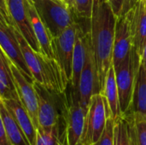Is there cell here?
Masks as SVG:
<instances>
[{"instance_id":"1","label":"cell","mask_w":146,"mask_h":145,"mask_svg":"<svg viewBox=\"0 0 146 145\" xmlns=\"http://www.w3.org/2000/svg\"><path fill=\"white\" fill-rule=\"evenodd\" d=\"M116 20L117 17L113 12L110 0H93L89 32L101 92L112 64Z\"/></svg>"},{"instance_id":"2","label":"cell","mask_w":146,"mask_h":145,"mask_svg":"<svg viewBox=\"0 0 146 145\" xmlns=\"http://www.w3.org/2000/svg\"><path fill=\"white\" fill-rule=\"evenodd\" d=\"M33 86L38 97V127L44 130L59 128L61 137V125L66 103V93L52 91L37 82H33Z\"/></svg>"},{"instance_id":"3","label":"cell","mask_w":146,"mask_h":145,"mask_svg":"<svg viewBox=\"0 0 146 145\" xmlns=\"http://www.w3.org/2000/svg\"><path fill=\"white\" fill-rule=\"evenodd\" d=\"M86 114L87 110L81 107L77 93L71 87L69 93H66L61 125V145H76L80 142Z\"/></svg>"},{"instance_id":"4","label":"cell","mask_w":146,"mask_h":145,"mask_svg":"<svg viewBox=\"0 0 146 145\" xmlns=\"http://www.w3.org/2000/svg\"><path fill=\"white\" fill-rule=\"evenodd\" d=\"M33 2L39 17L53 38L76 22L70 9L61 0H33Z\"/></svg>"},{"instance_id":"5","label":"cell","mask_w":146,"mask_h":145,"mask_svg":"<svg viewBox=\"0 0 146 145\" xmlns=\"http://www.w3.org/2000/svg\"><path fill=\"white\" fill-rule=\"evenodd\" d=\"M110 110L104 96L101 93L93 95L85 121L84 132L80 142L84 145H93L98 141L105 128Z\"/></svg>"},{"instance_id":"6","label":"cell","mask_w":146,"mask_h":145,"mask_svg":"<svg viewBox=\"0 0 146 145\" xmlns=\"http://www.w3.org/2000/svg\"><path fill=\"white\" fill-rule=\"evenodd\" d=\"M140 65V56L133 47L127 58L115 68V80L118 89L120 108L122 115H125L131 105L134 81L137 71Z\"/></svg>"},{"instance_id":"7","label":"cell","mask_w":146,"mask_h":145,"mask_svg":"<svg viewBox=\"0 0 146 145\" xmlns=\"http://www.w3.org/2000/svg\"><path fill=\"white\" fill-rule=\"evenodd\" d=\"M74 91L78 95L80 104L86 110H88L92 97L93 95L101 93V87L91 41L88 45L86 60L80 74L78 87Z\"/></svg>"},{"instance_id":"8","label":"cell","mask_w":146,"mask_h":145,"mask_svg":"<svg viewBox=\"0 0 146 145\" xmlns=\"http://www.w3.org/2000/svg\"><path fill=\"white\" fill-rule=\"evenodd\" d=\"M78 26L77 22H75L67 27L58 36L52 38V50L55 60L58 62L68 83L72 78L73 53Z\"/></svg>"},{"instance_id":"9","label":"cell","mask_w":146,"mask_h":145,"mask_svg":"<svg viewBox=\"0 0 146 145\" xmlns=\"http://www.w3.org/2000/svg\"><path fill=\"white\" fill-rule=\"evenodd\" d=\"M9 68L13 81L16 89L19 101L31 117L35 127L38 128V97L33 83L30 82L25 75L9 61Z\"/></svg>"},{"instance_id":"10","label":"cell","mask_w":146,"mask_h":145,"mask_svg":"<svg viewBox=\"0 0 146 145\" xmlns=\"http://www.w3.org/2000/svg\"><path fill=\"white\" fill-rule=\"evenodd\" d=\"M12 26L25 38L29 45L38 53H41L40 46L33 32L28 16L26 0H5Z\"/></svg>"},{"instance_id":"11","label":"cell","mask_w":146,"mask_h":145,"mask_svg":"<svg viewBox=\"0 0 146 145\" xmlns=\"http://www.w3.org/2000/svg\"><path fill=\"white\" fill-rule=\"evenodd\" d=\"M0 48L25 77L33 83V75L24 61L19 42L13 30V26L4 25L2 22H0Z\"/></svg>"},{"instance_id":"12","label":"cell","mask_w":146,"mask_h":145,"mask_svg":"<svg viewBox=\"0 0 146 145\" xmlns=\"http://www.w3.org/2000/svg\"><path fill=\"white\" fill-rule=\"evenodd\" d=\"M133 47L130 21L127 14L117 17L112 53V64L116 68L129 55Z\"/></svg>"},{"instance_id":"13","label":"cell","mask_w":146,"mask_h":145,"mask_svg":"<svg viewBox=\"0 0 146 145\" xmlns=\"http://www.w3.org/2000/svg\"><path fill=\"white\" fill-rule=\"evenodd\" d=\"M127 14L130 21L133 47L141 56L146 44V0H138Z\"/></svg>"},{"instance_id":"14","label":"cell","mask_w":146,"mask_h":145,"mask_svg":"<svg viewBox=\"0 0 146 145\" xmlns=\"http://www.w3.org/2000/svg\"><path fill=\"white\" fill-rule=\"evenodd\" d=\"M38 56L43 77L42 85L52 91L64 93L68 87V81L58 62L54 58H50L42 53H38Z\"/></svg>"},{"instance_id":"15","label":"cell","mask_w":146,"mask_h":145,"mask_svg":"<svg viewBox=\"0 0 146 145\" xmlns=\"http://www.w3.org/2000/svg\"><path fill=\"white\" fill-rule=\"evenodd\" d=\"M90 32H84V31L78 26L77 35L74 47L73 61H72V78L68 85L76 90L79 85L80 78L83 68L86 63L88 45L90 44Z\"/></svg>"},{"instance_id":"16","label":"cell","mask_w":146,"mask_h":145,"mask_svg":"<svg viewBox=\"0 0 146 145\" xmlns=\"http://www.w3.org/2000/svg\"><path fill=\"white\" fill-rule=\"evenodd\" d=\"M28 16L31 21V25L35 34V37L40 46L41 53L50 58H54V53L52 50V38L49 29L46 27L41 18L39 17L33 0H26Z\"/></svg>"},{"instance_id":"17","label":"cell","mask_w":146,"mask_h":145,"mask_svg":"<svg viewBox=\"0 0 146 145\" xmlns=\"http://www.w3.org/2000/svg\"><path fill=\"white\" fill-rule=\"evenodd\" d=\"M2 101L22 131L28 144L35 145L37 128L21 102L18 99H5Z\"/></svg>"},{"instance_id":"18","label":"cell","mask_w":146,"mask_h":145,"mask_svg":"<svg viewBox=\"0 0 146 145\" xmlns=\"http://www.w3.org/2000/svg\"><path fill=\"white\" fill-rule=\"evenodd\" d=\"M126 114L146 120V72L141 63L135 76L132 103Z\"/></svg>"},{"instance_id":"19","label":"cell","mask_w":146,"mask_h":145,"mask_svg":"<svg viewBox=\"0 0 146 145\" xmlns=\"http://www.w3.org/2000/svg\"><path fill=\"white\" fill-rule=\"evenodd\" d=\"M14 32L15 34V37L19 42L20 48L24 58V61L30 70L33 78V82H37L39 84H43V77H42V70H41V63L39 60L38 53L36 52L27 42L25 38L20 33V32L13 26Z\"/></svg>"},{"instance_id":"20","label":"cell","mask_w":146,"mask_h":145,"mask_svg":"<svg viewBox=\"0 0 146 145\" xmlns=\"http://www.w3.org/2000/svg\"><path fill=\"white\" fill-rule=\"evenodd\" d=\"M103 96L106 98L108 103L110 115L112 119L115 121L120 117L122 116L121 108H120V102H119V95H118V89L115 80V73L113 64H111L107 77L105 79V85L103 91L101 92Z\"/></svg>"},{"instance_id":"21","label":"cell","mask_w":146,"mask_h":145,"mask_svg":"<svg viewBox=\"0 0 146 145\" xmlns=\"http://www.w3.org/2000/svg\"><path fill=\"white\" fill-rule=\"evenodd\" d=\"M0 99H18L9 68V60L0 48Z\"/></svg>"},{"instance_id":"22","label":"cell","mask_w":146,"mask_h":145,"mask_svg":"<svg viewBox=\"0 0 146 145\" xmlns=\"http://www.w3.org/2000/svg\"><path fill=\"white\" fill-rule=\"evenodd\" d=\"M0 115L7 133L12 145H30L26 139L18 124L9 112L2 100H0Z\"/></svg>"},{"instance_id":"23","label":"cell","mask_w":146,"mask_h":145,"mask_svg":"<svg viewBox=\"0 0 146 145\" xmlns=\"http://www.w3.org/2000/svg\"><path fill=\"white\" fill-rule=\"evenodd\" d=\"M122 116L127 122L132 144L146 145V120L132 114H126Z\"/></svg>"},{"instance_id":"24","label":"cell","mask_w":146,"mask_h":145,"mask_svg":"<svg viewBox=\"0 0 146 145\" xmlns=\"http://www.w3.org/2000/svg\"><path fill=\"white\" fill-rule=\"evenodd\" d=\"M114 145H133L128 134L127 122L123 116L115 121Z\"/></svg>"},{"instance_id":"25","label":"cell","mask_w":146,"mask_h":145,"mask_svg":"<svg viewBox=\"0 0 146 145\" xmlns=\"http://www.w3.org/2000/svg\"><path fill=\"white\" fill-rule=\"evenodd\" d=\"M35 145H61L59 128L44 130L38 127L37 129Z\"/></svg>"},{"instance_id":"26","label":"cell","mask_w":146,"mask_h":145,"mask_svg":"<svg viewBox=\"0 0 146 145\" xmlns=\"http://www.w3.org/2000/svg\"><path fill=\"white\" fill-rule=\"evenodd\" d=\"M93 0H73V14L79 18L89 20L92 16Z\"/></svg>"},{"instance_id":"27","label":"cell","mask_w":146,"mask_h":145,"mask_svg":"<svg viewBox=\"0 0 146 145\" xmlns=\"http://www.w3.org/2000/svg\"><path fill=\"white\" fill-rule=\"evenodd\" d=\"M114 127L115 121L110 116L107 120L102 136L93 145H114Z\"/></svg>"},{"instance_id":"28","label":"cell","mask_w":146,"mask_h":145,"mask_svg":"<svg viewBox=\"0 0 146 145\" xmlns=\"http://www.w3.org/2000/svg\"><path fill=\"white\" fill-rule=\"evenodd\" d=\"M138 0H110L114 14L116 17L126 15Z\"/></svg>"},{"instance_id":"29","label":"cell","mask_w":146,"mask_h":145,"mask_svg":"<svg viewBox=\"0 0 146 145\" xmlns=\"http://www.w3.org/2000/svg\"><path fill=\"white\" fill-rule=\"evenodd\" d=\"M0 145H12L7 136L1 115H0Z\"/></svg>"},{"instance_id":"30","label":"cell","mask_w":146,"mask_h":145,"mask_svg":"<svg viewBox=\"0 0 146 145\" xmlns=\"http://www.w3.org/2000/svg\"><path fill=\"white\" fill-rule=\"evenodd\" d=\"M0 10H1L4 19L6 20L8 25L12 26V21H11L9 15V11H8V8H7V4H6L5 0H0Z\"/></svg>"},{"instance_id":"31","label":"cell","mask_w":146,"mask_h":145,"mask_svg":"<svg viewBox=\"0 0 146 145\" xmlns=\"http://www.w3.org/2000/svg\"><path fill=\"white\" fill-rule=\"evenodd\" d=\"M140 63L144 67V68H145V70L146 72V44L145 46L144 51L142 53V56H140Z\"/></svg>"},{"instance_id":"32","label":"cell","mask_w":146,"mask_h":145,"mask_svg":"<svg viewBox=\"0 0 146 145\" xmlns=\"http://www.w3.org/2000/svg\"><path fill=\"white\" fill-rule=\"evenodd\" d=\"M61 1H62L69 9H70V10L72 11V13H73V0H61Z\"/></svg>"},{"instance_id":"33","label":"cell","mask_w":146,"mask_h":145,"mask_svg":"<svg viewBox=\"0 0 146 145\" xmlns=\"http://www.w3.org/2000/svg\"><path fill=\"white\" fill-rule=\"evenodd\" d=\"M0 22H2V23L4 24V25H8V23H7L6 20L4 19V17H3V15L1 10H0Z\"/></svg>"},{"instance_id":"34","label":"cell","mask_w":146,"mask_h":145,"mask_svg":"<svg viewBox=\"0 0 146 145\" xmlns=\"http://www.w3.org/2000/svg\"><path fill=\"white\" fill-rule=\"evenodd\" d=\"M76 145H84V144H82L81 142H79V143H78V144H77Z\"/></svg>"},{"instance_id":"35","label":"cell","mask_w":146,"mask_h":145,"mask_svg":"<svg viewBox=\"0 0 146 145\" xmlns=\"http://www.w3.org/2000/svg\"><path fill=\"white\" fill-rule=\"evenodd\" d=\"M0 100H1V99H0Z\"/></svg>"}]
</instances>
